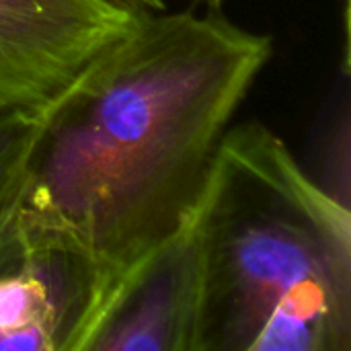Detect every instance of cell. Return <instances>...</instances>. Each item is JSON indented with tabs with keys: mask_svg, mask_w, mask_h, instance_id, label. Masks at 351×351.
<instances>
[{
	"mask_svg": "<svg viewBox=\"0 0 351 351\" xmlns=\"http://www.w3.org/2000/svg\"><path fill=\"white\" fill-rule=\"evenodd\" d=\"M125 4L140 8V10H162L165 8V0H123Z\"/></svg>",
	"mask_w": 351,
	"mask_h": 351,
	"instance_id": "8",
	"label": "cell"
},
{
	"mask_svg": "<svg viewBox=\"0 0 351 351\" xmlns=\"http://www.w3.org/2000/svg\"><path fill=\"white\" fill-rule=\"evenodd\" d=\"M274 41L218 8L140 10L49 103L16 212L27 247L90 286L78 346L117 288L191 216Z\"/></svg>",
	"mask_w": 351,
	"mask_h": 351,
	"instance_id": "1",
	"label": "cell"
},
{
	"mask_svg": "<svg viewBox=\"0 0 351 351\" xmlns=\"http://www.w3.org/2000/svg\"><path fill=\"white\" fill-rule=\"evenodd\" d=\"M138 12L123 0H0V109L49 103Z\"/></svg>",
	"mask_w": 351,
	"mask_h": 351,
	"instance_id": "3",
	"label": "cell"
},
{
	"mask_svg": "<svg viewBox=\"0 0 351 351\" xmlns=\"http://www.w3.org/2000/svg\"><path fill=\"white\" fill-rule=\"evenodd\" d=\"M204 2H206V4H208L210 8H220V6H222V4H224L226 0H204Z\"/></svg>",
	"mask_w": 351,
	"mask_h": 351,
	"instance_id": "9",
	"label": "cell"
},
{
	"mask_svg": "<svg viewBox=\"0 0 351 351\" xmlns=\"http://www.w3.org/2000/svg\"><path fill=\"white\" fill-rule=\"evenodd\" d=\"M82 267L56 251H25L0 271V351H74L88 321Z\"/></svg>",
	"mask_w": 351,
	"mask_h": 351,
	"instance_id": "5",
	"label": "cell"
},
{
	"mask_svg": "<svg viewBox=\"0 0 351 351\" xmlns=\"http://www.w3.org/2000/svg\"><path fill=\"white\" fill-rule=\"evenodd\" d=\"M204 263L191 216L117 288L78 351H199Z\"/></svg>",
	"mask_w": 351,
	"mask_h": 351,
	"instance_id": "4",
	"label": "cell"
},
{
	"mask_svg": "<svg viewBox=\"0 0 351 351\" xmlns=\"http://www.w3.org/2000/svg\"><path fill=\"white\" fill-rule=\"evenodd\" d=\"M25 251V241L19 232V226H16V216L12 220V224L0 234V271L12 263L21 253Z\"/></svg>",
	"mask_w": 351,
	"mask_h": 351,
	"instance_id": "7",
	"label": "cell"
},
{
	"mask_svg": "<svg viewBox=\"0 0 351 351\" xmlns=\"http://www.w3.org/2000/svg\"><path fill=\"white\" fill-rule=\"evenodd\" d=\"M199 351H351V214L261 121L232 123L191 212Z\"/></svg>",
	"mask_w": 351,
	"mask_h": 351,
	"instance_id": "2",
	"label": "cell"
},
{
	"mask_svg": "<svg viewBox=\"0 0 351 351\" xmlns=\"http://www.w3.org/2000/svg\"><path fill=\"white\" fill-rule=\"evenodd\" d=\"M43 125V107L0 109V234L12 224Z\"/></svg>",
	"mask_w": 351,
	"mask_h": 351,
	"instance_id": "6",
	"label": "cell"
}]
</instances>
